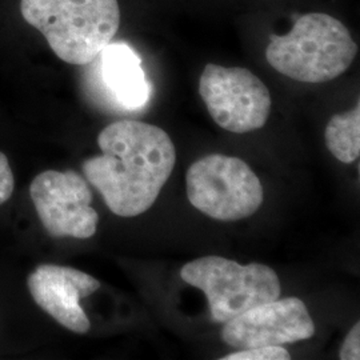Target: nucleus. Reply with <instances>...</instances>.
Segmentation results:
<instances>
[{"label":"nucleus","mask_w":360,"mask_h":360,"mask_svg":"<svg viewBox=\"0 0 360 360\" xmlns=\"http://www.w3.org/2000/svg\"><path fill=\"white\" fill-rule=\"evenodd\" d=\"M199 94L214 122L226 131L245 134L262 129L269 120L270 91L247 68L207 65Z\"/></svg>","instance_id":"423d86ee"},{"label":"nucleus","mask_w":360,"mask_h":360,"mask_svg":"<svg viewBox=\"0 0 360 360\" xmlns=\"http://www.w3.org/2000/svg\"><path fill=\"white\" fill-rule=\"evenodd\" d=\"M181 279L205 292L211 316L227 323L259 304L276 300L281 281L269 266L251 263L242 266L221 257H205L184 264Z\"/></svg>","instance_id":"20e7f679"},{"label":"nucleus","mask_w":360,"mask_h":360,"mask_svg":"<svg viewBox=\"0 0 360 360\" xmlns=\"http://www.w3.org/2000/svg\"><path fill=\"white\" fill-rule=\"evenodd\" d=\"M30 193L43 227L53 238L95 235L99 215L91 207L87 181L75 171H44L32 180Z\"/></svg>","instance_id":"0eeeda50"},{"label":"nucleus","mask_w":360,"mask_h":360,"mask_svg":"<svg viewBox=\"0 0 360 360\" xmlns=\"http://www.w3.org/2000/svg\"><path fill=\"white\" fill-rule=\"evenodd\" d=\"M330 153L342 163H354L360 156L359 104L343 114L333 116L324 131Z\"/></svg>","instance_id":"9b49d317"},{"label":"nucleus","mask_w":360,"mask_h":360,"mask_svg":"<svg viewBox=\"0 0 360 360\" xmlns=\"http://www.w3.org/2000/svg\"><path fill=\"white\" fill-rule=\"evenodd\" d=\"M13 186L15 180L10 162L6 155L0 153V206L11 198Z\"/></svg>","instance_id":"ddd939ff"},{"label":"nucleus","mask_w":360,"mask_h":360,"mask_svg":"<svg viewBox=\"0 0 360 360\" xmlns=\"http://www.w3.org/2000/svg\"><path fill=\"white\" fill-rule=\"evenodd\" d=\"M339 358L342 360L360 359V324L356 323L348 333L342 347Z\"/></svg>","instance_id":"4468645a"},{"label":"nucleus","mask_w":360,"mask_h":360,"mask_svg":"<svg viewBox=\"0 0 360 360\" xmlns=\"http://www.w3.org/2000/svg\"><path fill=\"white\" fill-rule=\"evenodd\" d=\"M20 11L68 65L92 63L120 26L117 0H22Z\"/></svg>","instance_id":"f03ea898"},{"label":"nucleus","mask_w":360,"mask_h":360,"mask_svg":"<svg viewBox=\"0 0 360 360\" xmlns=\"http://www.w3.org/2000/svg\"><path fill=\"white\" fill-rule=\"evenodd\" d=\"M358 44L347 27L328 13L300 16L285 35L270 37L266 59L282 75L303 83L340 77L355 60Z\"/></svg>","instance_id":"7ed1b4c3"},{"label":"nucleus","mask_w":360,"mask_h":360,"mask_svg":"<svg viewBox=\"0 0 360 360\" xmlns=\"http://www.w3.org/2000/svg\"><path fill=\"white\" fill-rule=\"evenodd\" d=\"M187 196L196 210L210 218L236 221L252 217L264 193L257 174L239 158L207 155L187 171Z\"/></svg>","instance_id":"39448f33"},{"label":"nucleus","mask_w":360,"mask_h":360,"mask_svg":"<svg viewBox=\"0 0 360 360\" xmlns=\"http://www.w3.org/2000/svg\"><path fill=\"white\" fill-rule=\"evenodd\" d=\"M99 56L104 83L116 102L127 110L142 108L151 90L139 56L124 43H110Z\"/></svg>","instance_id":"9d476101"},{"label":"nucleus","mask_w":360,"mask_h":360,"mask_svg":"<svg viewBox=\"0 0 360 360\" xmlns=\"http://www.w3.org/2000/svg\"><path fill=\"white\" fill-rule=\"evenodd\" d=\"M314 334L315 324L304 302L297 297H278L224 323L221 339L230 347L245 349L283 346L307 340Z\"/></svg>","instance_id":"6e6552de"},{"label":"nucleus","mask_w":360,"mask_h":360,"mask_svg":"<svg viewBox=\"0 0 360 360\" xmlns=\"http://www.w3.org/2000/svg\"><path fill=\"white\" fill-rule=\"evenodd\" d=\"M102 155L87 159L83 172L122 218L150 210L176 162L175 146L165 129L139 120H119L99 134Z\"/></svg>","instance_id":"f257e3e1"},{"label":"nucleus","mask_w":360,"mask_h":360,"mask_svg":"<svg viewBox=\"0 0 360 360\" xmlns=\"http://www.w3.org/2000/svg\"><path fill=\"white\" fill-rule=\"evenodd\" d=\"M290 352L283 346L245 348L223 356L221 360H288Z\"/></svg>","instance_id":"f8f14e48"},{"label":"nucleus","mask_w":360,"mask_h":360,"mask_svg":"<svg viewBox=\"0 0 360 360\" xmlns=\"http://www.w3.org/2000/svg\"><path fill=\"white\" fill-rule=\"evenodd\" d=\"M27 284L35 303L56 322L77 334L89 333L90 321L79 302L101 288L98 279L72 267L41 264Z\"/></svg>","instance_id":"1a4fd4ad"}]
</instances>
